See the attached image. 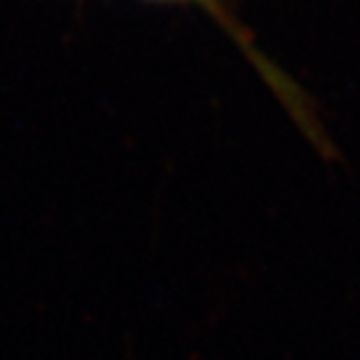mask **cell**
Instances as JSON below:
<instances>
[{
	"label": "cell",
	"instance_id": "obj_1",
	"mask_svg": "<svg viewBox=\"0 0 360 360\" xmlns=\"http://www.w3.org/2000/svg\"><path fill=\"white\" fill-rule=\"evenodd\" d=\"M153 3H197V5H208L215 10V0H153Z\"/></svg>",
	"mask_w": 360,
	"mask_h": 360
}]
</instances>
